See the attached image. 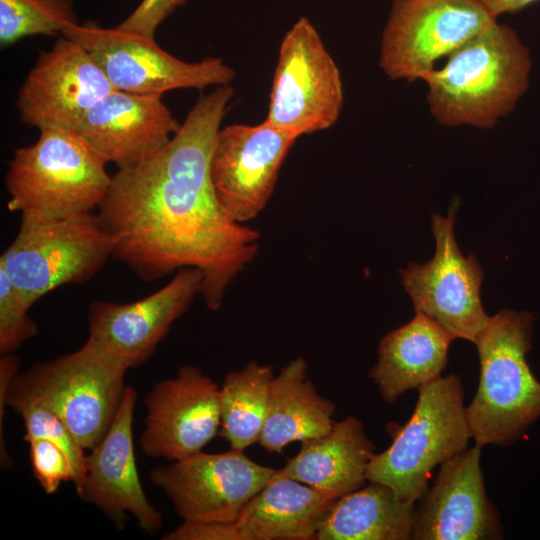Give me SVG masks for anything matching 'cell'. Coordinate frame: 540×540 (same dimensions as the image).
I'll use <instances>...</instances> for the list:
<instances>
[{
	"mask_svg": "<svg viewBox=\"0 0 540 540\" xmlns=\"http://www.w3.org/2000/svg\"><path fill=\"white\" fill-rule=\"evenodd\" d=\"M233 94L223 85L201 95L160 151L112 175L97 212L113 240V257L149 282L198 269L200 294L211 310L221 307L260 239L224 210L210 176L215 139Z\"/></svg>",
	"mask_w": 540,
	"mask_h": 540,
	"instance_id": "1",
	"label": "cell"
},
{
	"mask_svg": "<svg viewBox=\"0 0 540 540\" xmlns=\"http://www.w3.org/2000/svg\"><path fill=\"white\" fill-rule=\"evenodd\" d=\"M530 71L528 48L496 21L424 76L430 113L444 126L490 129L514 109Z\"/></svg>",
	"mask_w": 540,
	"mask_h": 540,
	"instance_id": "2",
	"label": "cell"
},
{
	"mask_svg": "<svg viewBox=\"0 0 540 540\" xmlns=\"http://www.w3.org/2000/svg\"><path fill=\"white\" fill-rule=\"evenodd\" d=\"M533 321L529 312L503 309L490 316L474 342L480 378L466 415L480 447L513 445L540 417V382L526 362Z\"/></svg>",
	"mask_w": 540,
	"mask_h": 540,
	"instance_id": "3",
	"label": "cell"
},
{
	"mask_svg": "<svg viewBox=\"0 0 540 540\" xmlns=\"http://www.w3.org/2000/svg\"><path fill=\"white\" fill-rule=\"evenodd\" d=\"M39 131L38 140L18 148L9 162L8 209L46 220L93 212L111 185L107 163L74 131Z\"/></svg>",
	"mask_w": 540,
	"mask_h": 540,
	"instance_id": "4",
	"label": "cell"
},
{
	"mask_svg": "<svg viewBox=\"0 0 540 540\" xmlns=\"http://www.w3.org/2000/svg\"><path fill=\"white\" fill-rule=\"evenodd\" d=\"M410 419L388 423L391 445L375 453L367 481L389 486L403 501L416 503L428 489L432 470L464 451L472 438L460 377H439L418 389Z\"/></svg>",
	"mask_w": 540,
	"mask_h": 540,
	"instance_id": "5",
	"label": "cell"
},
{
	"mask_svg": "<svg viewBox=\"0 0 540 540\" xmlns=\"http://www.w3.org/2000/svg\"><path fill=\"white\" fill-rule=\"evenodd\" d=\"M128 369L88 338L78 350L16 374L8 389L47 406L78 444L91 450L118 412Z\"/></svg>",
	"mask_w": 540,
	"mask_h": 540,
	"instance_id": "6",
	"label": "cell"
},
{
	"mask_svg": "<svg viewBox=\"0 0 540 540\" xmlns=\"http://www.w3.org/2000/svg\"><path fill=\"white\" fill-rule=\"evenodd\" d=\"M113 251L111 236L93 212L54 220L21 216L0 268L32 306L58 287L93 278Z\"/></svg>",
	"mask_w": 540,
	"mask_h": 540,
	"instance_id": "7",
	"label": "cell"
},
{
	"mask_svg": "<svg viewBox=\"0 0 540 540\" xmlns=\"http://www.w3.org/2000/svg\"><path fill=\"white\" fill-rule=\"evenodd\" d=\"M496 19L480 0H393L382 33L379 66L393 80H423L438 60Z\"/></svg>",
	"mask_w": 540,
	"mask_h": 540,
	"instance_id": "8",
	"label": "cell"
},
{
	"mask_svg": "<svg viewBox=\"0 0 540 540\" xmlns=\"http://www.w3.org/2000/svg\"><path fill=\"white\" fill-rule=\"evenodd\" d=\"M343 101L336 62L311 21L299 18L281 41L265 120L299 138L333 126Z\"/></svg>",
	"mask_w": 540,
	"mask_h": 540,
	"instance_id": "9",
	"label": "cell"
},
{
	"mask_svg": "<svg viewBox=\"0 0 540 540\" xmlns=\"http://www.w3.org/2000/svg\"><path fill=\"white\" fill-rule=\"evenodd\" d=\"M62 36L82 45L116 90L162 96L174 89L229 85L235 75L220 58L187 62L160 48L155 39L118 26L74 23Z\"/></svg>",
	"mask_w": 540,
	"mask_h": 540,
	"instance_id": "10",
	"label": "cell"
},
{
	"mask_svg": "<svg viewBox=\"0 0 540 540\" xmlns=\"http://www.w3.org/2000/svg\"><path fill=\"white\" fill-rule=\"evenodd\" d=\"M457 206L451 204L447 217L432 216L433 259L425 264L409 263L400 274L416 312L435 321L454 339L474 343L490 316L480 299L483 270L474 255L463 256L455 239Z\"/></svg>",
	"mask_w": 540,
	"mask_h": 540,
	"instance_id": "11",
	"label": "cell"
},
{
	"mask_svg": "<svg viewBox=\"0 0 540 540\" xmlns=\"http://www.w3.org/2000/svg\"><path fill=\"white\" fill-rule=\"evenodd\" d=\"M276 469L251 460L244 450L197 452L153 468L151 481L188 523L234 522Z\"/></svg>",
	"mask_w": 540,
	"mask_h": 540,
	"instance_id": "12",
	"label": "cell"
},
{
	"mask_svg": "<svg viewBox=\"0 0 540 540\" xmlns=\"http://www.w3.org/2000/svg\"><path fill=\"white\" fill-rule=\"evenodd\" d=\"M297 139L266 120L220 128L211 154L210 176L222 207L232 219L244 224L263 210Z\"/></svg>",
	"mask_w": 540,
	"mask_h": 540,
	"instance_id": "13",
	"label": "cell"
},
{
	"mask_svg": "<svg viewBox=\"0 0 540 540\" xmlns=\"http://www.w3.org/2000/svg\"><path fill=\"white\" fill-rule=\"evenodd\" d=\"M113 90L92 55L78 42L62 36L39 55L18 91L16 105L28 126L73 131Z\"/></svg>",
	"mask_w": 540,
	"mask_h": 540,
	"instance_id": "14",
	"label": "cell"
},
{
	"mask_svg": "<svg viewBox=\"0 0 540 540\" xmlns=\"http://www.w3.org/2000/svg\"><path fill=\"white\" fill-rule=\"evenodd\" d=\"M202 273L192 267L179 269L152 294L130 303L91 302L89 339L129 369L145 363L167 335L172 324L200 294Z\"/></svg>",
	"mask_w": 540,
	"mask_h": 540,
	"instance_id": "15",
	"label": "cell"
},
{
	"mask_svg": "<svg viewBox=\"0 0 540 540\" xmlns=\"http://www.w3.org/2000/svg\"><path fill=\"white\" fill-rule=\"evenodd\" d=\"M219 393L195 366H183L175 377L155 384L144 399L143 452L176 461L202 451L220 429Z\"/></svg>",
	"mask_w": 540,
	"mask_h": 540,
	"instance_id": "16",
	"label": "cell"
},
{
	"mask_svg": "<svg viewBox=\"0 0 540 540\" xmlns=\"http://www.w3.org/2000/svg\"><path fill=\"white\" fill-rule=\"evenodd\" d=\"M482 447L466 448L440 465L431 488L415 503L413 540H498L503 524L487 496Z\"/></svg>",
	"mask_w": 540,
	"mask_h": 540,
	"instance_id": "17",
	"label": "cell"
},
{
	"mask_svg": "<svg viewBox=\"0 0 540 540\" xmlns=\"http://www.w3.org/2000/svg\"><path fill=\"white\" fill-rule=\"evenodd\" d=\"M137 393L127 387L118 412L101 441L86 455L85 469L75 486L78 496L100 509L122 529L130 513L138 526L153 534L162 517L148 501L139 478L133 441Z\"/></svg>",
	"mask_w": 540,
	"mask_h": 540,
	"instance_id": "18",
	"label": "cell"
},
{
	"mask_svg": "<svg viewBox=\"0 0 540 540\" xmlns=\"http://www.w3.org/2000/svg\"><path fill=\"white\" fill-rule=\"evenodd\" d=\"M180 125L162 96L115 89L91 108L73 131L118 170L156 154Z\"/></svg>",
	"mask_w": 540,
	"mask_h": 540,
	"instance_id": "19",
	"label": "cell"
},
{
	"mask_svg": "<svg viewBox=\"0 0 540 540\" xmlns=\"http://www.w3.org/2000/svg\"><path fill=\"white\" fill-rule=\"evenodd\" d=\"M299 452L277 472L337 499L361 488L375 445L354 416L334 421L324 435L304 440Z\"/></svg>",
	"mask_w": 540,
	"mask_h": 540,
	"instance_id": "20",
	"label": "cell"
},
{
	"mask_svg": "<svg viewBox=\"0 0 540 540\" xmlns=\"http://www.w3.org/2000/svg\"><path fill=\"white\" fill-rule=\"evenodd\" d=\"M454 338L435 321L416 312L407 324L380 341L378 361L368 377L386 403L441 377Z\"/></svg>",
	"mask_w": 540,
	"mask_h": 540,
	"instance_id": "21",
	"label": "cell"
},
{
	"mask_svg": "<svg viewBox=\"0 0 540 540\" xmlns=\"http://www.w3.org/2000/svg\"><path fill=\"white\" fill-rule=\"evenodd\" d=\"M334 498L277 470L234 521L240 540L315 539Z\"/></svg>",
	"mask_w": 540,
	"mask_h": 540,
	"instance_id": "22",
	"label": "cell"
},
{
	"mask_svg": "<svg viewBox=\"0 0 540 540\" xmlns=\"http://www.w3.org/2000/svg\"><path fill=\"white\" fill-rule=\"evenodd\" d=\"M307 370V361L300 356L273 377L258 441L269 452L280 453L292 442L322 436L333 426L336 406L318 393Z\"/></svg>",
	"mask_w": 540,
	"mask_h": 540,
	"instance_id": "23",
	"label": "cell"
},
{
	"mask_svg": "<svg viewBox=\"0 0 540 540\" xmlns=\"http://www.w3.org/2000/svg\"><path fill=\"white\" fill-rule=\"evenodd\" d=\"M415 503L401 500L387 485L370 482L332 503L318 540L411 539Z\"/></svg>",
	"mask_w": 540,
	"mask_h": 540,
	"instance_id": "24",
	"label": "cell"
},
{
	"mask_svg": "<svg viewBox=\"0 0 540 540\" xmlns=\"http://www.w3.org/2000/svg\"><path fill=\"white\" fill-rule=\"evenodd\" d=\"M273 377L271 366L256 361L225 376L219 393V432L230 448L245 450L259 441Z\"/></svg>",
	"mask_w": 540,
	"mask_h": 540,
	"instance_id": "25",
	"label": "cell"
},
{
	"mask_svg": "<svg viewBox=\"0 0 540 540\" xmlns=\"http://www.w3.org/2000/svg\"><path fill=\"white\" fill-rule=\"evenodd\" d=\"M78 23L71 0H0L2 48L35 36H55Z\"/></svg>",
	"mask_w": 540,
	"mask_h": 540,
	"instance_id": "26",
	"label": "cell"
},
{
	"mask_svg": "<svg viewBox=\"0 0 540 540\" xmlns=\"http://www.w3.org/2000/svg\"><path fill=\"white\" fill-rule=\"evenodd\" d=\"M31 305L0 268V352L10 354L37 335L36 323L29 317Z\"/></svg>",
	"mask_w": 540,
	"mask_h": 540,
	"instance_id": "27",
	"label": "cell"
},
{
	"mask_svg": "<svg viewBox=\"0 0 540 540\" xmlns=\"http://www.w3.org/2000/svg\"><path fill=\"white\" fill-rule=\"evenodd\" d=\"M26 442L33 474L47 494L55 493L64 482L72 481L74 486L80 483L82 472L62 445L46 438Z\"/></svg>",
	"mask_w": 540,
	"mask_h": 540,
	"instance_id": "28",
	"label": "cell"
},
{
	"mask_svg": "<svg viewBox=\"0 0 540 540\" xmlns=\"http://www.w3.org/2000/svg\"><path fill=\"white\" fill-rule=\"evenodd\" d=\"M186 0H141L137 7L117 26L144 37L155 39L160 24Z\"/></svg>",
	"mask_w": 540,
	"mask_h": 540,
	"instance_id": "29",
	"label": "cell"
},
{
	"mask_svg": "<svg viewBox=\"0 0 540 540\" xmlns=\"http://www.w3.org/2000/svg\"><path fill=\"white\" fill-rule=\"evenodd\" d=\"M165 540H240L235 523H188L183 522L168 533Z\"/></svg>",
	"mask_w": 540,
	"mask_h": 540,
	"instance_id": "30",
	"label": "cell"
},
{
	"mask_svg": "<svg viewBox=\"0 0 540 540\" xmlns=\"http://www.w3.org/2000/svg\"><path fill=\"white\" fill-rule=\"evenodd\" d=\"M496 17L504 13H514L538 0H480Z\"/></svg>",
	"mask_w": 540,
	"mask_h": 540,
	"instance_id": "31",
	"label": "cell"
}]
</instances>
